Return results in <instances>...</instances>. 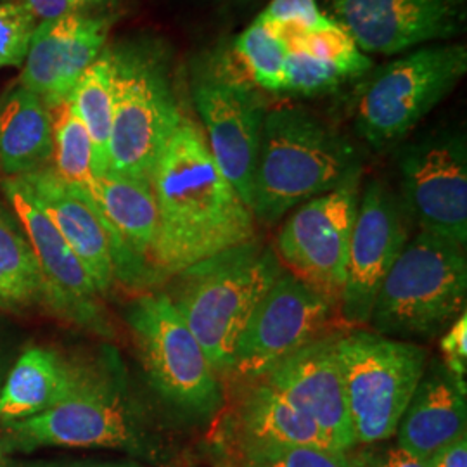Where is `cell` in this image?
Listing matches in <instances>:
<instances>
[{
	"instance_id": "cell-9",
	"label": "cell",
	"mask_w": 467,
	"mask_h": 467,
	"mask_svg": "<svg viewBox=\"0 0 467 467\" xmlns=\"http://www.w3.org/2000/svg\"><path fill=\"white\" fill-rule=\"evenodd\" d=\"M4 426L7 445L15 451L71 447L142 453L148 447L132 405L102 372L71 399L42 414L4 422Z\"/></svg>"
},
{
	"instance_id": "cell-27",
	"label": "cell",
	"mask_w": 467,
	"mask_h": 467,
	"mask_svg": "<svg viewBox=\"0 0 467 467\" xmlns=\"http://www.w3.org/2000/svg\"><path fill=\"white\" fill-rule=\"evenodd\" d=\"M52 123V154L56 170L67 184L87 189L96 179L92 140L82 119L73 111L69 100L47 106Z\"/></svg>"
},
{
	"instance_id": "cell-28",
	"label": "cell",
	"mask_w": 467,
	"mask_h": 467,
	"mask_svg": "<svg viewBox=\"0 0 467 467\" xmlns=\"http://www.w3.org/2000/svg\"><path fill=\"white\" fill-rule=\"evenodd\" d=\"M234 49L253 84L270 92H283L287 49L262 21L254 19L235 38Z\"/></svg>"
},
{
	"instance_id": "cell-31",
	"label": "cell",
	"mask_w": 467,
	"mask_h": 467,
	"mask_svg": "<svg viewBox=\"0 0 467 467\" xmlns=\"http://www.w3.org/2000/svg\"><path fill=\"white\" fill-rule=\"evenodd\" d=\"M347 78L336 67L306 52H287L284 67L283 92L317 96L331 92Z\"/></svg>"
},
{
	"instance_id": "cell-38",
	"label": "cell",
	"mask_w": 467,
	"mask_h": 467,
	"mask_svg": "<svg viewBox=\"0 0 467 467\" xmlns=\"http://www.w3.org/2000/svg\"><path fill=\"white\" fill-rule=\"evenodd\" d=\"M13 467H144L139 462H90V461H67V462H32Z\"/></svg>"
},
{
	"instance_id": "cell-36",
	"label": "cell",
	"mask_w": 467,
	"mask_h": 467,
	"mask_svg": "<svg viewBox=\"0 0 467 467\" xmlns=\"http://www.w3.org/2000/svg\"><path fill=\"white\" fill-rule=\"evenodd\" d=\"M21 2L30 9L36 25L71 15L67 0H21Z\"/></svg>"
},
{
	"instance_id": "cell-29",
	"label": "cell",
	"mask_w": 467,
	"mask_h": 467,
	"mask_svg": "<svg viewBox=\"0 0 467 467\" xmlns=\"http://www.w3.org/2000/svg\"><path fill=\"white\" fill-rule=\"evenodd\" d=\"M306 52L320 61L336 67L345 78H355L368 73L372 67V61L358 46L353 42L336 21L331 19L326 26L305 35L298 47L291 52Z\"/></svg>"
},
{
	"instance_id": "cell-12",
	"label": "cell",
	"mask_w": 467,
	"mask_h": 467,
	"mask_svg": "<svg viewBox=\"0 0 467 467\" xmlns=\"http://www.w3.org/2000/svg\"><path fill=\"white\" fill-rule=\"evenodd\" d=\"M403 206L420 233L467 243V150L462 135L428 137L401 152Z\"/></svg>"
},
{
	"instance_id": "cell-13",
	"label": "cell",
	"mask_w": 467,
	"mask_h": 467,
	"mask_svg": "<svg viewBox=\"0 0 467 467\" xmlns=\"http://www.w3.org/2000/svg\"><path fill=\"white\" fill-rule=\"evenodd\" d=\"M19 181L67 239L99 293H106L115 279L130 284L146 281L150 267L121 246L82 187L61 181L52 170H36L21 175Z\"/></svg>"
},
{
	"instance_id": "cell-3",
	"label": "cell",
	"mask_w": 467,
	"mask_h": 467,
	"mask_svg": "<svg viewBox=\"0 0 467 467\" xmlns=\"http://www.w3.org/2000/svg\"><path fill=\"white\" fill-rule=\"evenodd\" d=\"M283 270L275 251L251 239L177 274L168 298L217 376L231 372L235 345L251 314Z\"/></svg>"
},
{
	"instance_id": "cell-34",
	"label": "cell",
	"mask_w": 467,
	"mask_h": 467,
	"mask_svg": "<svg viewBox=\"0 0 467 467\" xmlns=\"http://www.w3.org/2000/svg\"><path fill=\"white\" fill-rule=\"evenodd\" d=\"M440 348L445 358V368L451 370V374L466 381L467 374V316L462 312L449 326V329L443 334L440 341Z\"/></svg>"
},
{
	"instance_id": "cell-4",
	"label": "cell",
	"mask_w": 467,
	"mask_h": 467,
	"mask_svg": "<svg viewBox=\"0 0 467 467\" xmlns=\"http://www.w3.org/2000/svg\"><path fill=\"white\" fill-rule=\"evenodd\" d=\"M464 248L419 233L386 274L368 322L386 337H434L466 312Z\"/></svg>"
},
{
	"instance_id": "cell-15",
	"label": "cell",
	"mask_w": 467,
	"mask_h": 467,
	"mask_svg": "<svg viewBox=\"0 0 467 467\" xmlns=\"http://www.w3.org/2000/svg\"><path fill=\"white\" fill-rule=\"evenodd\" d=\"M403 204L381 181H372L358 201L351 233L341 314L350 326L368 324L386 274L407 241Z\"/></svg>"
},
{
	"instance_id": "cell-14",
	"label": "cell",
	"mask_w": 467,
	"mask_h": 467,
	"mask_svg": "<svg viewBox=\"0 0 467 467\" xmlns=\"http://www.w3.org/2000/svg\"><path fill=\"white\" fill-rule=\"evenodd\" d=\"M194 102L218 170L251 210L265 106L246 82L212 75L194 87Z\"/></svg>"
},
{
	"instance_id": "cell-5",
	"label": "cell",
	"mask_w": 467,
	"mask_h": 467,
	"mask_svg": "<svg viewBox=\"0 0 467 467\" xmlns=\"http://www.w3.org/2000/svg\"><path fill=\"white\" fill-rule=\"evenodd\" d=\"M336 357L357 443L389 440L426 370L428 353L414 343L357 329L336 337Z\"/></svg>"
},
{
	"instance_id": "cell-11",
	"label": "cell",
	"mask_w": 467,
	"mask_h": 467,
	"mask_svg": "<svg viewBox=\"0 0 467 467\" xmlns=\"http://www.w3.org/2000/svg\"><path fill=\"white\" fill-rule=\"evenodd\" d=\"M336 306L283 270L241 334L229 374L260 381L285 357L324 337Z\"/></svg>"
},
{
	"instance_id": "cell-41",
	"label": "cell",
	"mask_w": 467,
	"mask_h": 467,
	"mask_svg": "<svg viewBox=\"0 0 467 467\" xmlns=\"http://www.w3.org/2000/svg\"><path fill=\"white\" fill-rule=\"evenodd\" d=\"M248 467H267L264 466V464H258V462H253V461H250V466Z\"/></svg>"
},
{
	"instance_id": "cell-39",
	"label": "cell",
	"mask_w": 467,
	"mask_h": 467,
	"mask_svg": "<svg viewBox=\"0 0 467 467\" xmlns=\"http://www.w3.org/2000/svg\"><path fill=\"white\" fill-rule=\"evenodd\" d=\"M71 15H88L90 11L109 4L111 0H67Z\"/></svg>"
},
{
	"instance_id": "cell-19",
	"label": "cell",
	"mask_w": 467,
	"mask_h": 467,
	"mask_svg": "<svg viewBox=\"0 0 467 467\" xmlns=\"http://www.w3.org/2000/svg\"><path fill=\"white\" fill-rule=\"evenodd\" d=\"M109 25V17L94 15H67L36 25L19 85L46 106L67 100L85 69L99 57Z\"/></svg>"
},
{
	"instance_id": "cell-32",
	"label": "cell",
	"mask_w": 467,
	"mask_h": 467,
	"mask_svg": "<svg viewBox=\"0 0 467 467\" xmlns=\"http://www.w3.org/2000/svg\"><path fill=\"white\" fill-rule=\"evenodd\" d=\"M36 21L21 2H0V67H17L25 61Z\"/></svg>"
},
{
	"instance_id": "cell-40",
	"label": "cell",
	"mask_w": 467,
	"mask_h": 467,
	"mask_svg": "<svg viewBox=\"0 0 467 467\" xmlns=\"http://www.w3.org/2000/svg\"><path fill=\"white\" fill-rule=\"evenodd\" d=\"M4 368H5V357H4V348H2V339H0V378L4 374Z\"/></svg>"
},
{
	"instance_id": "cell-21",
	"label": "cell",
	"mask_w": 467,
	"mask_h": 467,
	"mask_svg": "<svg viewBox=\"0 0 467 467\" xmlns=\"http://www.w3.org/2000/svg\"><path fill=\"white\" fill-rule=\"evenodd\" d=\"M98 374L99 370L67 362L56 351L26 350L0 388V420L42 414L77 395Z\"/></svg>"
},
{
	"instance_id": "cell-22",
	"label": "cell",
	"mask_w": 467,
	"mask_h": 467,
	"mask_svg": "<svg viewBox=\"0 0 467 467\" xmlns=\"http://www.w3.org/2000/svg\"><path fill=\"white\" fill-rule=\"evenodd\" d=\"M85 192L96 202L121 246L142 265H150V250L158 234V206L150 181L106 171Z\"/></svg>"
},
{
	"instance_id": "cell-18",
	"label": "cell",
	"mask_w": 467,
	"mask_h": 467,
	"mask_svg": "<svg viewBox=\"0 0 467 467\" xmlns=\"http://www.w3.org/2000/svg\"><path fill=\"white\" fill-rule=\"evenodd\" d=\"M336 337H320L291 353L260 381L312 419L336 451H348L357 445V440L336 357Z\"/></svg>"
},
{
	"instance_id": "cell-7",
	"label": "cell",
	"mask_w": 467,
	"mask_h": 467,
	"mask_svg": "<svg viewBox=\"0 0 467 467\" xmlns=\"http://www.w3.org/2000/svg\"><path fill=\"white\" fill-rule=\"evenodd\" d=\"M467 71L464 44L414 50L379 67L364 87L355 125L374 150L397 144Z\"/></svg>"
},
{
	"instance_id": "cell-6",
	"label": "cell",
	"mask_w": 467,
	"mask_h": 467,
	"mask_svg": "<svg viewBox=\"0 0 467 467\" xmlns=\"http://www.w3.org/2000/svg\"><path fill=\"white\" fill-rule=\"evenodd\" d=\"M113 63V127L108 171L150 181L182 115L163 63L150 50H109Z\"/></svg>"
},
{
	"instance_id": "cell-8",
	"label": "cell",
	"mask_w": 467,
	"mask_h": 467,
	"mask_svg": "<svg viewBox=\"0 0 467 467\" xmlns=\"http://www.w3.org/2000/svg\"><path fill=\"white\" fill-rule=\"evenodd\" d=\"M127 322L152 388L194 414L215 412L222 400L217 372L168 295L137 298Z\"/></svg>"
},
{
	"instance_id": "cell-30",
	"label": "cell",
	"mask_w": 467,
	"mask_h": 467,
	"mask_svg": "<svg viewBox=\"0 0 467 467\" xmlns=\"http://www.w3.org/2000/svg\"><path fill=\"white\" fill-rule=\"evenodd\" d=\"M256 19L283 42L287 52L296 49L308 32L331 23V17L320 13L317 0H272Z\"/></svg>"
},
{
	"instance_id": "cell-37",
	"label": "cell",
	"mask_w": 467,
	"mask_h": 467,
	"mask_svg": "<svg viewBox=\"0 0 467 467\" xmlns=\"http://www.w3.org/2000/svg\"><path fill=\"white\" fill-rule=\"evenodd\" d=\"M374 467H431L428 459H422L412 451H405L401 447H393L379 457Z\"/></svg>"
},
{
	"instance_id": "cell-20",
	"label": "cell",
	"mask_w": 467,
	"mask_h": 467,
	"mask_svg": "<svg viewBox=\"0 0 467 467\" xmlns=\"http://www.w3.org/2000/svg\"><path fill=\"white\" fill-rule=\"evenodd\" d=\"M466 381L445 366L424 370L399 424V447L430 459L434 451L466 434Z\"/></svg>"
},
{
	"instance_id": "cell-10",
	"label": "cell",
	"mask_w": 467,
	"mask_h": 467,
	"mask_svg": "<svg viewBox=\"0 0 467 467\" xmlns=\"http://www.w3.org/2000/svg\"><path fill=\"white\" fill-rule=\"evenodd\" d=\"M360 173L303 202L275 241L284 270L339 305L347 281L351 233L358 210Z\"/></svg>"
},
{
	"instance_id": "cell-42",
	"label": "cell",
	"mask_w": 467,
	"mask_h": 467,
	"mask_svg": "<svg viewBox=\"0 0 467 467\" xmlns=\"http://www.w3.org/2000/svg\"><path fill=\"white\" fill-rule=\"evenodd\" d=\"M0 2H13V0H0Z\"/></svg>"
},
{
	"instance_id": "cell-17",
	"label": "cell",
	"mask_w": 467,
	"mask_h": 467,
	"mask_svg": "<svg viewBox=\"0 0 467 467\" xmlns=\"http://www.w3.org/2000/svg\"><path fill=\"white\" fill-rule=\"evenodd\" d=\"M336 21L362 52L399 54L464 28V0H331Z\"/></svg>"
},
{
	"instance_id": "cell-16",
	"label": "cell",
	"mask_w": 467,
	"mask_h": 467,
	"mask_svg": "<svg viewBox=\"0 0 467 467\" xmlns=\"http://www.w3.org/2000/svg\"><path fill=\"white\" fill-rule=\"evenodd\" d=\"M4 192L11 201L42 268L47 285V308L85 329L109 333L96 284L47 213L38 206L19 177L7 179Z\"/></svg>"
},
{
	"instance_id": "cell-25",
	"label": "cell",
	"mask_w": 467,
	"mask_h": 467,
	"mask_svg": "<svg viewBox=\"0 0 467 467\" xmlns=\"http://www.w3.org/2000/svg\"><path fill=\"white\" fill-rule=\"evenodd\" d=\"M69 104L82 119L92 140L96 177L108 171V150L113 127V63L111 54L104 52L85 69L69 94Z\"/></svg>"
},
{
	"instance_id": "cell-35",
	"label": "cell",
	"mask_w": 467,
	"mask_h": 467,
	"mask_svg": "<svg viewBox=\"0 0 467 467\" xmlns=\"http://www.w3.org/2000/svg\"><path fill=\"white\" fill-rule=\"evenodd\" d=\"M428 461L431 467H467V434L434 451Z\"/></svg>"
},
{
	"instance_id": "cell-23",
	"label": "cell",
	"mask_w": 467,
	"mask_h": 467,
	"mask_svg": "<svg viewBox=\"0 0 467 467\" xmlns=\"http://www.w3.org/2000/svg\"><path fill=\"white\" fill-rule=\"evenodd\" d=\"M52 156V123L46 102L21 85L0 106V165L21 177L42 170Z\"/></svg>"
},
{
	"instance_id": "cell-33",
	"label": "cell",
	"mask_w": 467,
	"mask_h": 467,
	"mask_svg": "<svg viewBox=\"0 0 467 467\" xmlns=\"http://www.w3.org/2000/svg\"><path fill=\"white\" fill-rule=\"evenodd\" d=\"M248 459L267 467H360L347 451L318 447H250Z\"/></svg>"
},
{
	"instance_id": "cell-2",
	"label": "cell",
	"mask_w": 467,
	"mask_h": 467,
	"mask_svg": "<svg viewBox=\"0 0 467 467\" xmlns=\"http://www.w3.org/2000/svg\"><path fill=\"white\" fill-rule=\"evenodd\" d=\"M360 173L350 142L303 109L268 111L253 179L251 213L274 223L291 208L322 196Z\"/></svg>"
},
{
	"instance_id": "cell-24",
	"label": "cell",
	"mask_w": 467,
	"mask_h": 467,
	"mask_svg": "<svg viewBox=\"0 0 467 467\" xmlns=\"http://www.w3.org/2000/svg\"><path fill=\"white\" fill-rule=\"evenodd\" d=\"M241 420L244 434L248 436V447L277 445L334 449L329 438L312 419L301 414L262 381H258L244 400Z\"/></svg>"
},
{
	"instance_id": "cell-26",
	"label": "cell",
	"mask_w": 467,
	"mask_h": 467,
	"mask_svg": "<svg viewBox=\"0 0 467 467\" xmlns=\"http://www.w3.org/2000/svg\"><path fill=\"white\" fill-rule=\"evenodd\" d=\"M47 306V285L30 243L0 210V306Z\"/></svg>"
},
{
	"instance_id": "cell-1",
	"label": "cell",
	"mask_w": 467,
	"mask_h": 467,
	"mask_svg": "<svg viewBox=\"0 0 467 467\" xmlns=\"http://www.w3.org/2000/svg\"><path fill=\"white\" fill-rule=\"evenodd\" d=\"M158 234L150 264L177 275L254 239V217L222 175L200 129L182 118L150 173Z\"/></svg>"
}]
</instances>
